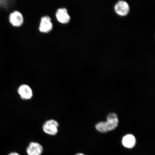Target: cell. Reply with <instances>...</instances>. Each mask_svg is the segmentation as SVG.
Instances as JSON below:
<instances>
[{"instance_id":"obj_10","label":"cell","mask_w":155,"mask_h":155,"mask_svg":"<svg viewBox=\"0 0 155 155\" xmlns=\"http://www.w3.org/2000/svg\"><path fill=\"white\" fill-rule=\"evenodd\" d=\"M8 1H0V7L3 8H7L8 7Z\"/></svg>"},{"instance_id":"obj_4","label":"cell","mask_w":155,"mask_h":155,"mask_svg":"<svg viewBox=\"0 0 155 155\" xmlns=\"http://www.w3.org/2000/svg\"><path fill=\"white\" fill-rule=\"evenodd\" d=\"M43 150V147L39 143L31 142L27 148L26 152L28 155H41Z\"/></svg>"},{"instance_id":"obj_6","label":"cell","mask_w":155,"mask_h":155,"mask_svg":"<svg viewBox=\"0 0 155 155\" xmlns=\"http://www.w3.org/2000/svg\"><path fill=\"white\" fill-rule=\"evenodd\" d=\"M9 21L13 26L19 27L21 26L24 22V18L20 12L15 11L10 15Z\"/></svg>"},{"instance_id":"obj_11","label":"cell","mask_w":155,"mask_h":155,"mask_svg":"<svg viewBox=\"0 0 155 155\" xmlns=\"http://www.w3.org/2000/svg\"><path fill=\"white\" fill-rule=\"evenodd\" d=\"M8 155H20L18 153H17V152H11V153H10Z\"/></svg>"},{"instance_id":"obj_2","label":"cell","mask_w":155,"mask_h":155,"mask_svg":"<svg viewBox=\"0 0 155 155\" xmlns=\"http://www.w3.org/2000/svg\"><path fill=\"white\" fill-rule=\"evenodd\" d=\"M59 127L58 122L53 119L48 120L44 124L43 130L46 134L50 135H55L58 131Z\"/></svg>"},{"instance_id":"obj_5","label":"cell","mask_w":155,"mask_h":155,"mask_svg":"<svg viewBox=\"0 0 155 155\" xmlns=\"http://www.w3.org/2000/svg\"><path fill=\"white\" fill-rule=\"evenodd\" d=\"M18 93L22 100H29L32 97V89L28 85L24 84L19 86L18 89Z\"/></svg>"},{"instance_id":"obj_12","label":"cell","mask_w":155,"mask_h":155,"mask_svg":"<svg viewBox=\"0 0 155 155\" xmlns=\"http://www.w3.org/2000/svg\"><path fill=\"white\" fill-rule=\"evenodd\" d=\"M75 155H85L83 153H78Z\"/></svg>"},{"instance_id":"obj_7","label":"cell","mask_w":155,"mask_h":155,"mask_svg":"<svg viewBox=\"0 0 155 155\" xmlns=\"http://www.w3.org/2000/svg\"><path fill=\"white\" fill-rule=\"evenodd\" d=\"M53 24L50 17L47 16L42 17L41 20L39 30L43 33H48L52 30Z\"/></svg>"},{"instance_id":"obj_1","label":"cell","mask_w":155,"mask_h":155,"mask_svg":"<svg viewBox=\"0 0 155 155\" xmlns=\"http://www.w3.org/2000/svg\"><path fill=\"white\" fill-rule=\"evenodd\" d=\"M106 122H100L97 124L95 127L97 130L102 133L107 132L115 129L117 127L119 120L117 116L115 113L108 114Z\"/></svg>"},{"instance_id":"obj_8","label":"cell","mask_w":155,"mask_h":155,"mask_svg":"<svg viewBox=\"0 0 155 155\" xmlns=\"http://www.w3.org/2000/svg\"><path fill=\"white\" fill-rule=\"evenodd\" d=\"M56 17L58 21L62 24H67L71 19L67 10L65 8L58 9L56 13Z\"/></svg>"},{"instance_id":"obj_9","label":"cell","mask_w":155,"mask_h":155,"mask_svg":"<svg viewBox=\"0 0 155 155\" xmlns=\"http://www.w3.org/2000/svg\"><path fill=\"white\" fill-rule=\"evenodd\" d=\"M123 146L127 148H132L135 146L136 140L132 134H129L125 136L122 140Z\"/></svg>"},{"instance_id":"obj_3","label":"cell","mask_w":155,"mask_h":155,"mask_svg":"<svg viewBox=\"0 0 155 155\" xmlns=\"http://www.w3.org/2000/svg\"><path fill=\"white\" fill-rule=\"evenodd\" d=\"M115 10L117 15L122 16H125L129 12V5L125 1H119L115 6Z\"/></svg>"}]
</instances>
